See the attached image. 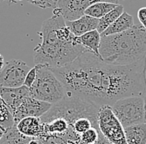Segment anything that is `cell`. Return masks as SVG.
Wrapping results in <instances>:
<instances>
[{"label": "cell", "instance_id": "277c9868", "mask_svg": "<svg viewBox=\"0 0 146 144\" xmlns=\"http://www.w3.org/2000/svg\"><path fill=\"white\" fill-rule=\"evenodd\" d=\"M35 66L36 78L33 86L29 88L30 96L52 105L62 100L66 96V91L51 68L43 65Z\"/></svg>", "mask_w": 146, "mask_h": 144}, {"label": "cell", "instance_id": "e0dca14e", "mask_svg": "<svg viewBox=\"0 0 146 144\" xmlns=\"http://www.w3.org/2000/svg\"><path fill=\"white\" fill-rule=\"evenodd\" d=\"M118 4L113 3H107V2H100L91 5L89 8L86 9L85 14L91 16L93 18L100 19L107 14L109 12L115 9Z\"/></svg>", "mask_w": 146, "mask_h": 144}, {"label": "cell", "instance_id": "f546056e", "mask_svg": "<svg viewBox=\"0 0 146 144\" xmlns=\"http://www.w3.org/2000/svg\"><path fill=\"white\" fill-rule=\"evenodd\" d=\"M3 1H5V0H0V3H1V2H3Z\"/></svg>", "mask_w": 146, "mask_h": 144}, {"label": "cell", "instance_id": "d6986e66", "mask_svg": "<svg viewBox=\"0 0 146 144\" xmlns=\"http://www.w3.org/2000/svg\"><path fill=\"white\" fill-rule=\"evenodd\" d=\"M15 125L13 117L9 107L0 96V127L6 132Z\"/></svg>", "mask_w": 146, "mask_h": 144}, {"label": "cell", "instance_id": "5b68a950", "mask_svg": "<svg viewBox=\"0 0 146 144\" xmlns=\"http://www.w3.org/2000/svg\"><path fill=\"white\" fill-rule=\"evenodd\" d=\"M111 109L124 127L145 123L144 96H133L116 101Z\"/></svg>", "mask_w": 146, "mask_h": 144}, {"label": "cell", "instance_id": "44dd1931", "mask_svg": "<svg viewBox=\"0 0 146 144\" xmlns=\"http://www.w3.org/2000/svg\"><path fill=\"white\" fill-rule=\"evenodd\" d=\"M33 5L37 6L41 9H56L59 0H27Z\"/></svg>", "mask_w": 146, "mask_h": 144}, {"label": "cell", "instance_id": "9a60e30c", "mask_svg": "<svg viewBox=\"0 0 146 144\" xmlns=\"http://www.w3.org/2000/svg\"><path fill=\"white\" fill-rule=\"evenodd\" d=\"M128 144H146V123L125 127Z\"/></svg>", "mask_w": 146, "mask_h": 144}, {"label": "cell", "instance_id": "f1b7e54d", "mask_svg": "<svg viewBox=\"0 0 146 144\" xmlns=\"http://www.w3.org/2000/svg\"><path fill=\"white\" fill-rule=\"evenodd\" d=\"M144 99H145V123H146V89L145 93L144 95Z\"/></svg>", "mask_w": 146, "mask_h": 144}, {"label": "cell", "instance_id": "7c38bea8", "mask_svg": "<svg viewBox=\"0 0 146 144\" xmlns=\"http://www.w3.org/2000/svg\"><path fill=\"white\" fill-rule=\"evenodd\" d=\"M0 96L9 106L10 110H13L22 99L30 96V92L29 88L26 86H22L16 88H0Z\"/></svg>", "mask_w": 146, "mask_h": 144}, {"label": "cell", "instance_id": "6da1fadb", "mask_svg": "<svg viewBox=\"0 0 146 144\" xmlns=\"http://www.w3.org/2000/svg\"><path fill=\"white\" fill-rule=\"evenodd\" d=\"M51 70L63 84L66 95L97 108L145 93L146 58L130 65H113L85 52L71 63Z\"/></svg>", "mask_w": 146, "mask_h": 144}, {"label": "cell", "instance_id": "4fadbf2b", "mask_svg": "<svg viewBox=\"0 0 146 144\" xmlns=\"http://www.w3.org/2000/svg\"><path fill=\"white\" fill-rule=\"evenodd\" d=\"M134 18L126 12H124L111 25H110L103 33H100V37H106L114 34H118L125 32L129 28L134 27Z\"/></svg>", "mask_w": 146, "mask_h": 144}, {"label": "cell", "instance_id": "7402d4cb", "mask_svg": "<svg viewBox=\"0 0 146 144\" xmlns=\"http://www.w3.org/2000/svg\"><path fill=\"white\" fill-rule=\"evenodd\" d=\"M36 67L35 66L34 68H31V70L28 72L27 74V77L25 78L24 81V86H26L27 88H30L33 84L34 83V82L36 80Z\"/></svg>", "mask_w": 146, "mask_h": 144}, {"label": "cell", "instance_id": "8fae6325", "mask_svg": "<svg viewBox=\"0 0 146 144\" xmlns=\"http://www.w3.org/2000/svg\"><path fill=\"white\" fill-rule=\"evenodd\" d=\"M15 125L20 133L29 137L38 138L42 133V123L40 117H25Z\"/></svg>", "mask_w": 146, "mask_h": 144}, {"label": "cell", "instance_id": "4316f807", "mask_svg": "<svg viewBox=\"0 0 146 144\" xmlns=\"http://www.w3.org/2000/svg\"><path fill=\"white\" fill-rule=\"evenodd\" d=\"M7 1H8V3L9 5H13V4H15V3H17L18 2H21L23 0H7Z\"/></svg>", "mask_w": 146, "mask_h": 144}, {"label": "cell", "instance_id": "5bb4252c", "mask_svg": "<svg viewBox=\"0 0 146 144\" xmlns=\"http://www.w3.org/2000/svg\"><path fill=\"white\" fill-rule=\"evenodd\" d=\"M78 40L80 44L85 48L86 52H90L91 54H95L96 56H97L101 59L100 51H99L101 37H100V33L96 29L78 37Z\"/></svg>", "mask_w": 146, "mask_h": 144}, {"label": "cell", "instance_id": "83f0119b", "mask_svg": "<svg viewBox=\"0 0 146 144\" xmlns=\"http://www.w3.org/2000/svg\"><path fill=\"white\" fill-rule=\"evenodd\" d=\"M4 133H5V131L0 127V140H1V138H2V137L3 136V134H4Z\"/></svg>", "mask_w": 146, "mask_h": 144}, {"label": "cell", "instance_id": "cb8c5ba5", "mask_svg": "<svg viewBox=\"0 0 146 144\" xmlns=\"http://www.w3.org/2000/svg\"><path fill=\"white\" fill-rule=\"evenodd\" d=\"M28 144H44V143H43V142H42L41 139H39V138H37V137H33V138L30 140V142H29V143Z\"/></svg>", "mask_w": 146, "mask_h": 144}, {"label": "cell", "instance_id": "8992f818", "mask_svg": "<svg viewBox=\"0 0 146 144\" xmlns=\"http://www.w3.org/2000/svg\"><path fill=\"white\" fill-rule=\"evenodd\" d=\"M98 127L103 137L111 144H128L125 127L115 117L110 106L106 105L99 108Z\"/></svg>", "mask_w": 146, "mask_h": 144}, {"label": "cell", "instance_id": "30bf717a", "mask_svg": "<svg viewBox=\"0 0 146 144\" xmlns=\"http://www.w3.org/2000/svg\"><path fill=\"white\" fill-rule=\"evenodd\" d=\"M98 18L84 14L81 18L73 21H66V24L76 37H80L93 30L97 29Z\"/></svg>", "mask_w": 146, "mask_h": 144}, {"label": "cell", "instance_id": "603a6c76", "mask_svg": "<svg viewBox=\"0 0 146 144\" xmlns=\"http://www.w3.org/2000/svg\"><path fill=\"white\" fill-rule=\"evenodd\" d=\"M137 17L139 18L141 25L146 29V7L141 8L138 10Z\"/></svg>", "mask_w": 146, "mask_h": 144}, {"label": "cell", "instance_id": "3957f363", "mask_svg": "<svg viewBox=\"0 0 146 144\" xmlns=\"http://www.w3.org/2000/svg\"><path fill=\"white\" fill-rule=\"evenodd\" d=\"M86 52L78 40L73 42L47 44L41 43L33 49L35 65H43L49 68H61L71 63L79 56Z\"/></svg>", "mask_w": 146, "mask_h": 144}, {"label": "cell", "instance_id": "d4e9b609", "mask_svg": "<svg viewBox=\"0 0 146 144\" xmlns=\"http://www.w3.org/2000/svg\"><path fill=\"white\" fill-rule=\"evenodd\" d=\"M95 144H111L110 143H109L104 137H103V135H101L100 136V139Z\"/></svg>", "mask_w": 146, "mask_h": 144}, {"label": "cell", "instance_id": "9c48e42d", "mask_svg": "<svg viewBox=\"0 0 146 144\" xmlns=\"http://www.w3.org/2000/svg\"><path fill=\"white\" fill-rule=\"evenodd\" d=\"M119 0H59L56 9L60 12L66 21H73L81 18L85 14V11L91 5L100 3L107 2L118 3Z\"/></svg>", "mask_w": 146, "mask_h": 144}, {"label": "cell", "instance_id": "52a82bcc", "mask_svg": "<svg viewBox=\"0 0 146 144\" xmlns=\"http://www.w3.org/2000/svg\"><path fill=\"white\" fill-rule=\"evenodd\" d=\"M31 68L22 60L12 59L0 71V88H16L24 86V81Z\"/></svg>", "mask_w": 146, "mask_h": 144}, {"label": "cell", "instance_id": "7a4b0ae2", "mask_svg": "<svg viewBox=\"0 0 146 144\" xmlns=\"http://www.w3.org/2000/svg\"><path fill=\"white\" fill-rule=\"evenodd\" d=\"M100 55L106 63L130 65L146 58V29L142 25H134L118 34L102 37Z\"/></svg>", "mask_w": 146, "mask_h": 144}, {"label": "cell", "instance_id": "ac0fdd59", "mask_svg": "<svg viewBox=\"0 0 146 144\" xmlns=\"http://www.w3.org/2000/svg\"><path fill=\"white\" fill-rule=\"evenodd\" d=\"M124 6L121 4H118L113 10L109 12L107 14H106L104 17L99 19L98 26H97V31L101 33H103L110 25H111L117 18L124 13Z\"/></svg>", "mask_w": 146, "mask_h": 144}, {"label": "cell", "instance_id": "484cf974", "mask_svg": "<svg viewBox=\"0 0 146 144\" xmlns=\"http://www.w3.org/2000/svg\"><path fill=\"white\" fill-rule=\"evenodd\" d=\"M4 58L2 54H0V70L3 69V68L4 67Z\"/></svg>", "mask_w": 146, "mask_h": 144}, {"label": "cell", "instance_id": "ba28073f", "mask_svg": "<svg viewBox=\"0 0 146 144\" xmlns=\"http://www.w3.org/2000/svg\"><path fill=\"white\" fill-rule=\"evenodd\" d=\"M52 104L32 98L25 97L18 105L11 110L14 123L17 124L23 118L28 117H41L52 108Z\"/></svg>", "mask_w": 146, "mask_h": 144}, {"label": "cell", "instance_id": "ffe728a7", "mask_svg": "<svg viewBox=\"0 0 146 144\" xmlns=\"http://www.w3.org/2000/svg\"><path fill=\"white\" fill-rule=\"evenodd\" d=\"M101 135L98 128L92 127L80 136V142L82 144H95L100 139Z\"/></svg>", "mask_w": 146, "mask_h": 144}, {"label": "cell", "instance_id": "2e32d148", "mask_svg": "<svg viewBox=\"0 0 146 144\" xmlns=\"http://www.w3.org/2000/svg\"><path fill=\"white\" fill-rule=\"evenodd\" d=\"M33 137L23 135L18 131L16 125L4 133L0 140V144H28Z\"/></svg>", "mask_w": 146, "mask_h": 144}]
</instances>
